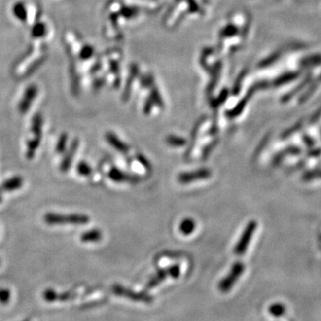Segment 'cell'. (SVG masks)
Listing matches in <instances>:
<instances>
[{"instance_id":"obj_17","label":"cell","mask_w":321,"mask_h":321,"mask_svg":"<svg viewBox=\"0 0 321 321\" xmlns=\"http://www.w3.org/2000/svg\"><path fill=\"white\" fill-rule=\"evenodd\" d=\"M76 170H77L78 174L81 176H85V177H89L92 174V169L88 163H85V162H80L78 163Z\"/></svg>"},{"instance_id":"obj_24","label":"cell","mask_w":321,"mask_h":321,"mask_svg":"<svg viewBox=\"0 0 321 321\" xmlns=\"http://www.w3.org/2000/svg\"><path fill=\"white\" fill-rule=\"evenodd\" d=\"M139 160H140V163H142V165H144V167L146 168V169L151 168L150 164H149L148 161L145 160V159L144 158V156H139Z\"/></svg>"},{"instance_id":"obj_9","label":"cell","mask_w":321,"mask_h":321,"mask_svg":"<svg viewBox=\"0 0 321 321\" xmlns=\"http://www.w3.org/2000/svg\"><path fill=\"white\" fill-rule=\"evenodd\" d=\"M23 185H24V178H23L19 177V176L12 178L4 182L0 186V193L17 190L20 187H22Z\"/></svg>"},{"instance_id":"obj_12","label":"cell","mask_w":321,"mask_h":321,"mask_svg":"<svg viewBox=\"0 0 321 321\" xmlns=\"http://www.w3.org/2000/svg\"><path fill=\"white\" fill-rule=\"evenodd\" d=\"M195 228H196L195 220L189 219V218L183 219L181 223L179 225V230L185 236H188V235L192 234L195 231Z\"/></svg>"},{"instance_id":"obj_8","label":"cell","mask_w":321,"mask_h":321,"mask_svg":"<svg viewBox=\"0 0 321 321\" xmlns=\"http://www.w3.org/2000/svg\"><path fill=\"white\" fill-rule=\"evenodd\" d=\"M106 140L113 148L116 149L117 151L121 154H127L130 151V147L112 132H108L106 134Z\"/></svg>"},{"instance_id":"obj_18","label":"cell","mask_w":321,"mask_h":321,"mask_svg":"<svg viewBox=\"0 0 321 321\" xmlns=\"http://www.w3.org/2000/svg\"><path fill=\"white\" fill-rule=\"evenodd\" d=\"M67 141H68V135L66 133L62 134L60 138H59V140L57 141V144H56V152L57 154L65 153Z\"/></svg>"},{"instance_id":"obj_10","label":"cell","mask_w":321,"mask_h":321,"mask_svg":"<svg viewBox=\"0 0 321 321\" xmlns=\"http://www.w3.org/2000/svg\"><path fill=\"white\" fill-rule=\"evenodd\" d=\"M42 137L39 136H34V138L30 140L27 143V150H26V158L28 160L32 159L35 156L37 148L40 145Z\"/></svg>"},{"instance_id":"obj_16","label":"cell","mask_w":321,"mask_h":321,"mask_svg":"<svg viewBox=\"0 0 321 321\" xmlns=\"http://www.w3.org/2000/svg\"><path fill=\"white\" fill-rule=\"evenodd\" d=\"M299 153V149L296 147H291V148L286 149L285 151L280 152V154H277L273 159V164H279V163L285 158V156L288 154H294Z\"/></svg>"},{"instance_id":"obj_25","label":"cell","mask_w":321,"mask_h":321,"mask_svg":"<svg viewBox=\"0 0 321 321\" xmlns=\"http://www.w3.org/2000/svg\"><path fill=\"white\" fill-rule=\"evenodd\" d=\"M0 203H2V197L0 196Z\"/></svg>"},{"instance_id":"obj_7","label":"cell","mask_w":321,"mask_h":321,"mask_svg":"<svg viewBox=\"0 0 321 321\" xmlns=\"http://www.w3.org/2000/svg\"><path fill=\"white\" fill-rule=\"evenodd\" d=\"M108 176L113 181L119 182V183L128 182V183H131V184H136V183H139L141 180L140 177L131 175L129 173H123V172H121L116 168H112L110 170V172L108 173Z\"/></svg>"},{"instance_id":"obj_3","label":"cell","mask_w":321,"mask_h":321,"mask_svg":"<svg viewBox=\"0 0 321 321\" xmlns=\"http://www.w3.org/2000/svg\"><path fill=\"white\" fill-rule=\"evenodd\" d=\"M245 270V265L241 262H236L233 265L230 273L219 283V289L222 291H228L233 286L234 283L238 280Z\"/></svg>"},{"instance_id":"obj_1","label":"cell","mask_w":321,"mask_h":321,"mask_svg":"<svg viewBox=\"0 0 321 321\" xmlns=\"http://www.w3.org/2000/svg\"><path fill=\"white\" fill-rule=\"evenodd\" d=\"M44 220L48 225H85L89 222V217L83 214L63 215L59 214H47Z\"/></svg>"},{"instance_id":"obj_5","label":"cell","mask_w":321,"mask_h":321,"mask_svg":"<svg viewBox=\"0 0 321 321\" xmlns=\"http://www.w3.org/2000/svg\"><path fill=\"white\" fill-rule=\"evenodd\" d=\"M37 88L35 85L30 86L28 89L25 90L24 97L22 98L21 102L19 103L18 109L19 112L21 113H25L28 112L30 107L32 106L35 98L37 97Z\"/></svg>"},{"instance_id":"obj_13","label":"cell","mask_w":321,"mask_h":321,"mask_svg":"<svg viewBox=\"0 0 321 321\" xmlns=\"http://www.w3.org/2000/svg\"><path fill=\"white\" fill-rule=\"evenodd\" d=\"M42 127H43V118L39 113L35 114L32 121V131L34 136L42 137Z\"/></svg>"},{"instance_id":"obj_15","label":"cell","mask_w":321,"mask_h":321,"mask_svg":"<svg viewBox=\"0 0 321 321\" xmlns=\"http://www.w3.org/2000/svg\"><path fill=\"white\" fill-rule=\"evenodd\" d=\"M166 143L169 145H172L174 147H180V146H184L186 144V140H184L183 138H180V137L170 135L166 138Z\"/></svg>"},{"instance_id":"obj_19","label":"cell","mask_w":321,"mask_h":321,"mask_svg":"<svg viewBox=\"0 0 321 321\" xmlns=\"http://www.w3.org/2000/svg\"><path fill=\"white\" fill-rule=\"evenodd\" d=\"M33 36L34 37H41L45 35L46 33V26L45 24L38 23V24H35L33 29Z\"/></svg>"},{"instance_id":"obj_26","label":"cell","mask_w":321,"mask_h":321,"mask_svg":"<svg viewBox=\"0 0 321 321\" xmlns=\"http://www.w3.org/2000/svg\"><path fill=\"white\" fill-rule=\"evenodd\" d=\"M0 264H1V260H0Z\"/></svg>"},{"instance_id":"obj_21","label":"cell","mask_w":321,"mask_h":321,"mask_svg":"<svg viewBox=\"0 0 321 321\" xmlns=\"http://www.w3.org/2000/svg\"><path fill=\"white\" fill-rule=\"evenodd\" d=\"M216 144H217V141H215V142H212V144H208L206 147H205V150H204V152H203V159L204 160H205V159L207 158V156L209 155L210 153L212 152V150L216 146Z\"/></svg>"},{"instance_id":"obj_22","label":"cell","mask_w":321,"mask_h":321,"mask_svg":"<svg viewBox=\"0 0 321 321\" xmlns=\"http://www.w3.org/2000/svg\"><path fill=\"white\" fill-rule=\"evenodd\" d=\"M321 178V171H319V172H315V173H310L306 174L304 176V178L306 180H310V179H314V178Z\"/></svg>"},{"instance_id":"obj_2","label":"cell","mask_w":321,"mask_h":321,"mask_svg":"<svg viewBox=\"0 0 321 321\" xmlns=\"http://www.w3.org/2000/svg\"><path fill=\"white\" fill-rule=\"evenodd\" d=\"M258 224L255 220H251L247 224L240 239L238 240V245L235 247V253L237 255H242L247 250V247L251 242L253 234L255 232Z\"/></svg>"},{"instance_id":"obj_14","label":"cell","mask_w":321,"mask_h":321,"mask_svg":"<svg viewBox=\"0 0 321 321\" xmlns=\"http://www.w3.org/2000/svg\"><path fill=\"white\" fill-rule=\"evenodd\" d=\"M13 12L16 18L19 19L20 21H26L27 19V11L26 8L22 3H17L16 5H14Z\"/></svg>"},{"instance_id":"obj_23","label":"cell","mask_w":321,"mask_h":321,"mask_svg":"<svg viewBox=\"0 0 321 321\" xmlns=\"http://www.w3.org/2000/svg\"><path fill=\"white\" fill-rule=\"evenodd\" d=\"M9 296V291L8 290H0V299L6 301Z\"/></svg>"},{"instance_id":"obj_6","label":"cell","mask_w":321,"mask_h":321,"mask_svg":"<svg viewBox=\"0 0 321 321\" xmlns=\"http://www.w3.org/2000/svg\"><path fill=\"white\" fill-rule=\"evenodd\" d=\"M79 140L75 139L71 144L70 147L67 150L66 155L64 159L61 162L60 170L62 173H67L71 168V165L72 163V161L74 159L75 154L77 152V149L79 147Z\"/></svg>"},{"instance_id":"obj_20","label":"cell","mask_w":321,"mask_h":321,"mask_svg":"<svg viewBox=\"0 0 321 321\" xmlns=\"http://www.w3.org/2000/svg\"><path fill=\"white\" fill-rule=\"evenodd\" d=\"M92 54H93V48L89 46H86L82 48V50L80 52V56L82 59H88L92 56Z\"/></svg>"},{"instance_id":"obj_11","label":"cell","mask_w":321,"mask_h":321,"mask_svg":"<svg viewBox=\"0 0 321 321\" xmlns=\"http://www.w3.org/2000/svg\"><path fill=\"white\" fill-rule=\"evenodd\" d=\"M102 232L98 229H91L84 232L80 236V240L84 243L98 242L102 239Z\"/></svg>"},{"instance_id":"obj_4","label":"cell","mask_w":321,"mask_h":321,"mask_svg":"<svg viewBox=\"0 0 321 321\" xmlns=\"http://www.w3.org/2000/svg\"><path fill=\"white\" fill-rule=\"evenodd\" d=\"M212 176V173L209 169H199L195 172L181 173L178 175V180L181 184H187L191 182L198 181L207 179Z\"/></svg>"}]
</instances>
